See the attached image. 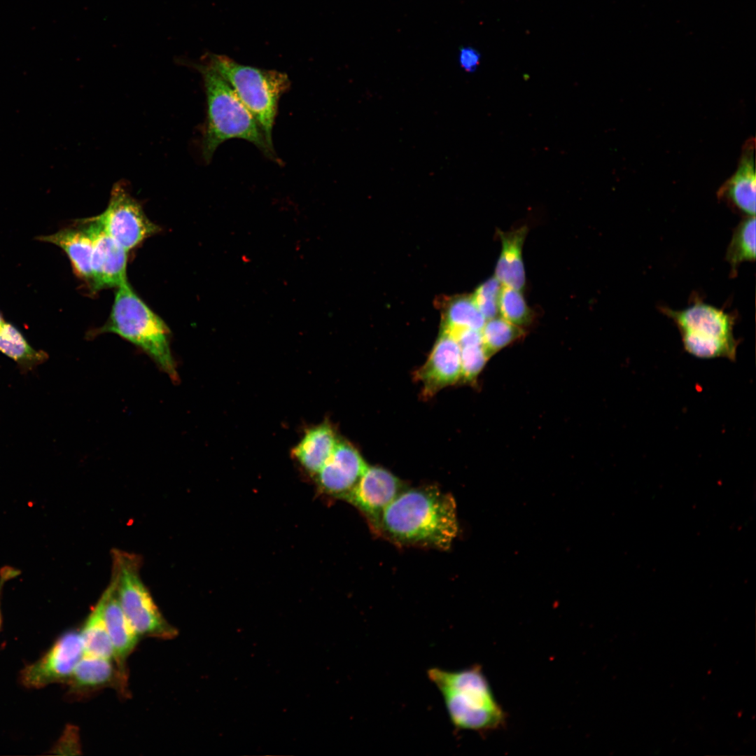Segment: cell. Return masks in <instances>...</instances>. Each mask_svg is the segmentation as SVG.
<instances>
[{
	"label": "cell",
	"mask_w": 756,
	"mask_h": 756,
	"mask_svg": "<svg viewBox=\"0 0 756 756\" xmlns=\"http://www.w3.org/2000/svg\"><path fill=\"white\" fill-rule=\"evenodd\" d=\"M458 528L453 496L425 486L404 488L384 509L377 533L399 545L446 550Z\"/></svg>",
	"instance_id": "6da1fadb"
},
{
	"label": "cell",
	"mask_w": 756,
	"mask_h": 756,
	"mask_svg": "<svg viewBox=\"0 0 756 756\" xmlns=\"http://www.w3.org/2000/svg\"><path fill=\"white\" fill-rule=\"evenodd\" d=\"M427 676L441 694L454 728L486 734L503 727L506 713L480 666L454 671L433 667Z\"/></svg>",
	"instance_id": "7a4b0ae2"
},
{
	"label": "cell",
	"mask_w": 756,
	"mask_h": 756,
	"mask_svg": "<svg viewBox=\"0 0 756 756\" xmlns=\"http://www.w3.org/2000/svg\"><path fill=\"white\" fill-rule=\"evenodd\" d=\"M195 67L202 76L206 96V120L202 141L204 160L209 162L223 142L238 138L252 143L276 160L274 147L231 85L206 62Z\"/></svg>",
	"instance_id": "3957f363"
},
{
	"label": "cell",
	"mask_w": 756,
	"mask_h": 756,
	"mask_svg": "<svg viewBox=\"0 0 756 756\" xmlns=\"http://www.w3.org/2000/svg\"><path fill=\"white\" fill-rule=\"evenodd\" d=\"M113 333L141 349L173 382L178 381L170 330L127 281L117 288L106 323L93 335Z\"/></svg>",
	"instance_id": "277c9868"
},
{
	"label": "cell",
	"mask_w": 756,
	"mask_h": 756,
	"mask_svg": "<svg viewBox=\"0 0 756 756\" xmlns=\"http://www.w3.org/2000/svg\"><path fill=\"white\" fill-rule=\"evenodd\" d=\"M207 57L206 62L231 85L273 146L272 132L278 102L290 86L287 75L244 65L225 55L211 54Z\"/></svg>",
	"instance_id": "5b68a950"
},
{
	"label": "cell",
	"mask_w": 756,
	"mask_h": 756,
	"mask_svg": "<svg viewBox=\"0 0 756 756\" xmlns=\"http://www.w3.org/2000/svg\"><path fill=\"white\" fill-rule=\"evenodd\" d=\"M661 311L677 326L685 350L702 359L736 358L739 342L734 335L735 318L699 300L689 307L675 311L661 307Z\"/></svg>",
	"instance_id": "8992f818"
},
{
	"label": "cell",
	"mask_w": 756,
	"mask_h": 756,
	"mask_svg": "<svg viewBox=\"0 0 756 756\" xmlns=\"http://www.w3.org/2000/svg\"><path fill=\"white\" fill-rule=\"evenodd\" d=\"M115 561L117 570L114 579L118 598L139 636L174 638L178 632L163 617L141 582L136 559L130 555L118 554Z\"/></svg>",
	"instance_id": "52a82bcc"
},
{
	"label": "cell",
	"mask_w": 756,
	"mask_h": 756,
	"mask_svg": "<svg viewBox=\"0 0 756 756\" xmlns=\"http://www.w3.org/2000/svg\"><path fill=\"white\" fill-rule=\"evenodd\" d=\"M91 218L127 251L160 230L121 183L113 186L106 209Z\"/></svg>",
	"instance_id": "ba28073f"
},
{
	"label": "cell",
	"mask_w": 756,
	"mask_h": 756,
	"mask_svg": "<svg viewBox=\"0 0 756 756\" xmlns=\"http://www.w3.org/2000/svg\"><path fill=\"white\" fill-rule=\"evenodd\" d=\"M84 654L79 631L66 630L38 659L23 667L19 673V682L27 689L66 684Z\"/></svg>",
	"instance_id": "9c48e42d"
},
{
	"label": "cell",
	"mask_w": 756,
	"mask_h": 756,
	"mask_svg": "<svg viewBox=\"0 0 756 756\" xmlns=\"http://www.w3.org/2000/svg\"><path fill=\"white\" fill-rule=\"evenodd\" d=\"M80 224L90 235L92 241L90 281L92 290L118 288L127 282L128 251L91 218L80 220Z\"/></svg>",
	"instance_id": "30bf717a"
},
{
	"label": "cell",
	"mask_w": 756,
	"mask_h": 756,
	"mask_svg": "<svg viewBox=\"0 0 756 756\" xmlns=\"http://www.w3.org/2000/svg\"><path fill=\"white\" fill-rule=\"evenodd\" d=\"M404 489L402 482L379 466H368L351 491L343 498L356 507L377 533L384 509Z\"/></svg>",
	"instance_id": "8fae6325"
},
{
	"label": "cell",
	"mask_w": 756,
	"mask_h": 756,
	"mask_svg": "<svg viewBox=\"0 0 756 756\" xmlns=\"http://www.w3.org/2000/svg\"><path fill=\"white\" fill-rule=\"evenodd\" d=\"M368 465L351 444L339 439L332 453L315 475L323 493L343 499L354 487Z\"/></svg>",
	"instance_id": "7c38bea8"
},
{
	"label": "cell",
	"mask_w": 756,
	"mask_h": 756,
	"mask_svg": "<svg viewBox=\"0 0 756 756\" xmlns=\"http://www.w3.org/2000/svg\"><path fill=\"white\" fill-rule=\"evenodd\" d=\"M416 377L423 385L426 397L461 379V347L452 335L442 331Z\"/></svg>",
	"instance_id": "4fadbf2b"
},
{
	"label": "cell",
	"mask_w": 756,
	"mask_h": 756,
	"mask_svg": "<svg viewBox=\"0 0 756 756\" xmlns=\"http://www.w3.org/2000/svg\"><path fill=\"white\" fill-rule=\"evenodd\" d=\"M127 677L115 660L84 654L66 685L67 696L78 698L90 692L116 685L124 690Z\"/></svg>",
	"instance_id": "5bb4252c"
},
{
	"label": "cell",
	"mask_w": 756,
	"mask_h": 756,
	"mask_svg": "<svg viewBox=\"0 0 756 756\" xmlns=\"http://www.w3.org/2000/svg\"><path fill=\"white\" fill-rule=\"evenodd\" d=\"M755 139L743 146L738 168L721 186L718 198L727 201L734 209L746 216H755L756 178L755 167Z\"/></svg>",
	"instance_id": "9a60e30c"
},
{
	"label": "cell",
	"mask_w": 756,
	"mask_h": 756,
	"mask_svg": "<svg viewBox=\"0 0 756 756\" xmlns=\"http://www.w3.org/2000/svg\"><path fill=\"white\" fill-rule=\"evenodd\" d=\"M103 596L104 620L113 650L114 660L121 673L127 676L125 663L135 649L139 636L120 606L114 578Z\"/></svg>",
	"instance_id": "2e32d148"
},
{
	"label": "cell",
	"mask_w": 756,
	"mask_h": 756,
	"mask_svg": "<svg viewBox=\"0 0 756 756\" xmlns=\"http://www.w3.org/2000/svg\"><path fill=\"white\" fill-rule=\"evenodd\" d=\"M338 440L333 427L323 422L309 428L291 453L308 473L315 476L332 453Z\"/></svg>",
	"instance_id": "e0dca14e"
},
{
	"label": "cell",
	"mask_w": 756,
	"mask_h": 756,
	"mask_svg": "<svg viewBox=\"0 0 756 756\" xmlns=\"http://www.w3.org/2000/svg\"><path fill=\"white\" fill-rule=\"evenodd\" d=\"M527 232L526 226L509 232L498 231L502 248L495 269V277L503 286L519 290L523 289L526 282L522 247Z\"/></svg>",
	"instance_id": "ac0fdd59"
},
{
	"label": "cell",
	"mask_w": 756,
	"mask_h": 756,
	"mask_svg": "<svg viewBox=\"0 0 756 756\" xmlns=\"http://www.w3.org/2000/svg\"><path fill=\"white\" fill-rule=\"evenodd\" d=\"M38 239L61 248L69 258L74 272L90 283L92 241L90 235L82 225L80 228H66L52 234L38 237Z\"/></svg>",
	"instance_id": "d6986e66"
},
{
	"label": "cell",
	"mask_w": 756,
	"mask_h": 756,
	"mask_svg": "<svg viewBox=\"0 0 756 756\" xmlns=\"http://www.w3.org/2000/svg\"><path fill=\"white\" fill-rule=\"evenodd\" d=\"M104 597L102 594L79 633L85 654L114 660L113 650L104 620Z\"/></svg>",
	"instance_id": "ffe728a7"
},
{
	"label": "cell",
	"mask_w": 756,
	"mask_h": 756,
	"mask_svg": "<svg viewBox=\"0 0 756 756\" xmlns=\"http://www.w3.org/2000/svg\"><path fill=\"white\" fill-rule=\"evenodd\" d=\"M486 321L472 295H459L447 302L443 312L442 330L450 335L464 329L481 331Z\"/></svg>",
	"instance_id": "44dd1931"
},
{
	"label": "cell",
	"mask_w": 756,
	"mask_h": 756,
	"mask_svg": "<svg viewBox=\"0 0 756 756\" xmlns=\"http://www.w3.org/2000/svg\"><path fill=\"white\" fill-rule=\"evenodd\" d=\"M734 276L739 264L755 260V216H746L734 231L726 253Z\"/></svg>",
	"instance_id": "7402d4cb"
},
{
	"label": "cell",
	"mask_w": 756,
	"mask_h": 756,
	"mask_svg": "<svg viewBox=\"0 0 756 756\" xmlns=\"http://www.w3.org/2000/svg\"><path fill=\"white\" fill-rule=\"evenodd\" d=\"M0 351L23 364H33L44 358L43 353L34 349L21 332L12 324L0 326Z\"/></svg>",
	"instance_id": "603a6c76"
},
{
	"label": "cell",
	"mask_w": 756,
	"mask_h": 756,
	"mask_svg": "<svg viewBox=\"0 0 756 756\" xmlns=\"http://www.w3.org/2000/svg\"><path fill=\"white\" fill-rule=\"evenodd\" d=\"M481 335L484 346L491 356L520 337L522 331L503 317L496 316L486 321Z\"/></svg>",
	"instance_id": "cb8c5ba5"
},
{
	"label": "cell",
	"mask_w": 756,
	"mask_h": 756,
	"mask_svg": "<svg viewBox=\"0 0 756 756\" xmlns=\"http://www.w3.org/2000/svg\"><path fill=\"white\" fill-rule=\"evenodd\" d=\"M498 312L501 317L521 327L532 321L533 313L527 305L521 290L502 286L498 298Z\"/></svg>",
	"instance_id": "d4e9b609"
},
{
	"label": "cell",
	"mask_w": 756,
	"mask_h": 756,
	"mask_svg": "<svg viewBox=\"0 0 756 756\" xmlns=\"http://www.w3.org/2000/svg\"><path fill=\"white\" fill-rule=\"evenodd\" d=\"M502 286L493 276L478 286L472 295L475 304L486 321L497 316L499 313L498 298Z\"/></svg>",
	"instance_id": "484cf974"
},
{
	"label": "cell",
	"mask_w": 756,
	"mask_h": 756,
	"mask_svg": "<svg viewBox=\"0 0 756 756\" xmlns=\"http://www.w3.org/2000/svg\"><path fill=\"white\" fill-rule=\"evenodd\" d=\"M460 347L461 379L463 381L471 382L481 372L490 355L484 346L483 343L471 344Z\"/></svg>",
	"instance_id": "4316f807"
},
{
	"label": "cell",
	"mask_w": 756,
	"mask_h": 756,
	"mask_svg": "<svg viewBox=\"0 0 756 756\" xmlns=\"http://www.w3.org/2000/svg\"><path fill=\"white\" fill-rule=\"evenodd\" d=\"M480 53L472 47L465 46L460 48L459 64L466 72L475 71L480 63Z\"/></svg>",
	"instance_id": "83f0119b"
},
{
	"label": "cell",
	"mask_w": 756,
	"mask_h": 756,
	"mask_svg": "<svg viewBox=\"0 0 756 756\" xmlns=\"http://www.w3.org/2000/svg\"><path fill=\"white\" fill-rule=\"evenodd\" d=\"M17 574H18V571L12 568H10V567L4 568L1 570V573H0V631H1V626H2V615H1V593H2L3 587H4V584H5V582L6 581H8L9 579L12 578L13 577L16 576Z\"/></svg>",
	"instance_id": "f1b7e54d"
},
{
	"label": "cell",
	"mask_w": 756,
	"mask_h": 756,
	"mask_svg": "<svg viewBox=\"0 0 756 756\" xmlns=\"http://www.w3.org/2000/svg\"><path fill=\"white\" fill-rule=\"evenodd\" d=\"M4 322H5V321H4V318H3L2 316H1V314H0V326H1V325H2V324H3L4 323Z\"/></svg>",
	"instance_id": "f546056e"
}]
</instances>
